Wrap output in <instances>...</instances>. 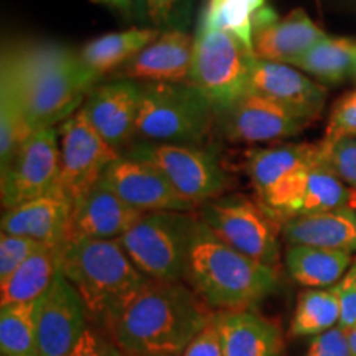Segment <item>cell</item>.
<instances>
[{
  "mask_svg": "<svg viewBox=\"0 0 356 356\" xmlns=\"http://www.w3.org/2000/svg\"><path fill=\"white\" fill-rule=\"evenodd\" d=\"M66 356H122V351L111 338L92 328H88L78 345Z\"/></svg>",
  "mask_w": 356,
  "mask_h": 356,
  "instance_id": "ab89813d",
  "label": "cell"
},
{
  "mask_svg": "<svg viewBox=\"0 0 356 356\" xmlns=\"http://www.w3.org/2000/svg\"><path fill=\"white\" fill-rule=\"evenodd\" d=\"M211 102L190 83H140L136 137L159 144L198 145L215 122Z\"/></svg>",
  "mask_w": 356,
  "mask_h": 356,
  "instance_id": "5b68a950",
  "label": "cell"
},
{
  "mask_svg": "<svg viewBox=\"0 0 356 356\" xmlns=\"http://www.w3.org/2000/svg\"><path fill=\"white\" fill-rule=\"evenodd\" d=\"M356 137V89L341 96L330 111L323 140Z\"/></svg>",
  "mask_w": 356,
  "mask_h": 356,
  "instance_id": "d590c367",
  "label": "cell"
},
{
  "mask_svg": "<svg viewBox=\"0 0 356 356\" xmlns=\"http://www.w3.org/2000/svg\"><path fill=\"white\" fill-rule=\"evenodd\" d=\"M197 215L207 228L241 254L275 267L280 256L279 221L246 197L215 198L202 204Z\"/></svg>",
  "mask_w": 356,
  "mask_h": 356,
  "instance_id": "9c48e42d",
  "label": "cell"
},
{
  "mask_svg": "<svg viewBox=\"0 0 356 356\" xmlns=\"http://www.w3.org/2000/svg\"><path fill=\"white\" fill-rule=\"evenodd\" d=\"M256 61L254 48L233 33L198 25L190 84L220 113L249 92Z\"/></svg>",
  "mask_w": 356,
  "mask_h": 356,
  "instance_id": "52a82bcc",
  "label": "cell"
},
{
  "mask_svg": "<svg viewBox=\"0 0 356 356\" xmlns=\"http://www.w3.org/2000/svg\"><path fill=\"white\" fill-rule=\"evenodd\" d=\"M304 356H351L346 330L340 325L312 338Z\"/></svg>",
  "mask_w": 356,
  "mask_h": 356,
  "instance_id": "8d00e7d4",
  "label": "cell"
},
{
  "mask_svg": "<svg viewBox=\"0 0 356 356\" xmlns=\"http://www.w3.org/2000/svg\"><path fill=\"white\" fill-rule=\"evenodd\" d=\"M88 314L76 289L63 274L37 300L38 356H66L88 330Z\"/></svg>",
  "mask_w": 356,
  "mask_h": 356,
  "instance_id": "4fadbf2b",
  "label": "cell"
},
{
  "mask_svg": "<svg viewBox=\"0 0 356 356\" xmlns=\"http://www.w3.org/2000/svg\"><path fill=\"white\" fill-rule=\"evenodd\" d=\"M91 2L119 8V10H129V8H131V6H132V0H91Z\"/></svg>",
  "mask_w": 356,
  "mask_h": 356,
  "instance_id": "60d3db41",
  "label": "cell"
},
{
  "mask_svg": "<svg viewBox=\"0 0 356 356\" xmlns=\"http://www.w3.org/2000/svg\"><path fill=\"white\" fill-rule=\"evenodd\" d=\"M60 139V180L58 191L76 204L99 184L102 173L121 152L113 149L95 131L81 111L74 113L58 129Z\"/></svg>",
  "mask_w": 356,
  "mask_h": 356,
  "instance_id": "30bf717a",
  "label": "cell"
},
{
  "mask_svg": "<svg viewBox=\"0 0 356 356\" xmlns=\"http://www.w3.org/2000/svg\"><path fill=\"white\" fill-rule=\"evenodd\" d=\"M63 246L44 244L29 257L10 277L0 282V305L25 304L38 300L60 273V256Z\"/></svg>",
  "mask_w": 356,
  "mask_h": 356,
  "instance_id": "cb8c5ba5",
  "label": "cell"
},
{
  "mask_svg": "<svg viewBox=\"0 0 356 356\" xmlns=\"http://www.w3.org/2000/svg\"><path fill=\"white\" fill-rule=\"evenodd\" d=\"M60 270L81 297L88 318L102 327L147 280L119 239L71 238L61 248Z\"/></svg>",
  "mask_w": 356,
  "mask_h": 356,
  "instance_id": "277c9868",
  "label": "cell"
},
{
  "mask_svg": "<svg viewBox=\"0 0 356 356\" xmlns=\"http://www.w3.org/2000/svg\"><path fill=\"white\" fill-rule=\"evenodd\" d=\"M197 222L195 213H144L119 243L147 279L180 282L186 275Z\"/></svg>",
  "mask_w": 356,
  "mask_h": 356,
  "instance_id": "8992f818",
  "label": "cell"
},
{
  "mask_svg": "<svg viewBox=\"0 0 356 356\" xmlns=\"http://www.w3.org/2000/svg\"><path fill=\"white\" fill-rule=\"evenodd\" d=\"M355 210H356V204H355Z\"/></svg>",
  "mask_w": 356,
  "mask_h": 356,
  "instance_id": "bcb514c9",
  "label": "cell"
},
{
  "mask_svg": "<svg viewBox=\"0 0 356 356\" xmlns=\"http://www.w3.org/2000/svg\"><path fill=\"white\" fill-rule=\"evenodd\" d=\"M317 160V144H282L251 150L246 172L257 197H262L282 178L297 168L312 165Z\"/></svg>",
  "mask_w": 356,
  "mask_h": 356,
  "instance_id": "d4e9b609",
  "label": "cell"
},
{
  "mask_svg": "<svg viewBox=\"0 0 356 356\" xmlns=\"http://www.w3.org/2000/svg\"><path fill=\"white\" fill-rule=\"evenodd\" d=\"M162 33L157 29H127L106 33L88 42L79 51L81 63L99 79L106 73L121 70L137 53Z\"/></svg>",
  "mask_w": 356,
  "mask_h": 356,
  "instance_id": "603a6c76",
  "label": "cell"
},
{
  "mask_svg": "<svg viewBox=\"0 0 356 356\" xmlns=\"http://www.w3.org/2000/svg\"><path fill=\"white\" fill-rule=\"evenodd\" d=\"M346 337H348V343L351 350V356H356V325L346 330Z\"/></svg>",
  "mask_w": 356,
  "mask_h": 356,
  "instance_id": "7bdbcfd3",
  "label": "cell"
},
{
  "mask_svg": "<svg viewBox=\"0 0 356 356\" xmlns=\"http://www.w3.org/2000/svg\"><path fill=\"white\" fill-rule=\"evenodd\" d=\"M122 356H168V355H122Z\"/></svg>",
  "mask_w": 356,
  "mask_h": 356,
  "instance_id": "ee69618b",
  "label": "cell"
},
{
  "mask_svg": "<svg viewBox=\"0 0 356 356\" xmlns=\"http://www.w3.org/2000/svg\"><path fill=\"white\" fill-rule=\"evenodd\" d=\"M2 356H38L37 300L0 309Z\"/></svg>",
  "mask_w": 356,
  "mask_h": 356,
  "instance_id": "f1b7e54d",
  "label": "cell"
},
{
  "mask_svg": "<svg viewBox=\"0 0 356 356\" xmlns=\"http://www.w3.org/2000/svg\"><path fill=\"white\" fill-rule=\"evenodd\" d=\"M244 3H246V6L251 8L252 10V13H256L259 12V10H262V8L264 7H267V0H243Z\"/></svg>",
  "mask_w": 356,
  "mask_h": 356,
  "instance_id": "b9f144b4",
  "label": "cell"
},
{
  "mask_svg": "<svg viewBox=\"0 0 356 356\" xmlns=\"http://www.w3.org/2000/svg\"><path fill=\"white\" fill-rule=\"evenodd\" d=\"M30 136L19 104L7 89H0V165H6Z\"/></svg>",
  "mask_w": 356,
  "mask_h": 356,
  "instance_id": "1f68e13d",
  "label": "cell"
},
{
  "mask_svg": "<svg viewBox=\"0 0 356 356\" xmlns=\"http://www.w3.org/2000/svg\"><path fill=\"white\" fill-rule=\"evenodd\" d=\"M96 81L79 51L61 43H22L3 50L0 86L13 96L32 134L78 113Z\"/></svg>",
  "mask_w": 356,
  "mask_h": 356,
  "instance_id": "6da1fadb",
  "label": "cell"
},
{
  "mask_svg": "<svg viewBox=\"0 0 356 356\" xmlns=\"http://www.w3.org/2000/svg\"><path fill=\"white\" fill-rule=\"evenodd\" d=\"M356 60V40L325 37L310 48L292 66L327 84L345 81L353 73Z\"/></svg>",
  "mask_w": 356,
  "mask_h": 356,
  "instance_id": "4316f807",
  "label": "cell"
},
{
  "mask_svg": "<svg viewBox=\"0 0 356 356\" xmlns=\"http://www.w3.org/2000/svg\"><path fill=\"white\" fill-rule=\"evenodd\" d=\"M193 53L195 37L185 30H167L121 70L115 71V79H132L139 83H190Z\"/></svg>",
  "mask_w": 356,
  "mask_h": 356,
  "instance_id": "2e32d148",
  "label": "cell"
},
{
  "mask_svg": "<svg viewBox=\"0 0 356 356\" xmlns=\"http://www.w3.org/2000/svg\"><path fill=\"white\" fill-rule=\"evenodd\" d=\"M193 0H142L147 17L157 26L185 30L188 25Z\"/></svg>",
  "mask_w": 356,
  "mask_h": 356,
  "instance_id": "e575fe53",
  "label": "cell"
},
{
  "mask_svg": "<svg viewBox=\"0 0 356 356\" xmlns=\"http://www.w3.org/2000/svg\"><path fill=\"white\" fill-rule=\"evenodd\" d=\"M181 356H225L221 333L215 322V315L210 323L190 341Z\"/></svg>",
  "mask_w": 356,
  "mask_h": 356,
  "instance_id": "f35d334b",
  "label": "cell"
},
{
  "mask_svg": "<svg viewBox=\"0 0 356 356\" xmlns=\"http://www.w3.org/2000/svg\"><path fill=\"white\" fill-rule=\"evenodd\" d=\"M198 25L233 33L254 48V13L243 0H204Z\"/></svg>",
  "mask_w": 356,
  "mask_h": 356,
  "instance_id": "4dcf8cb0",
  "label": "cell"
},
{
  "mask_svg": "<svg viewBox=\"0 0 356 356\" xmlns=\"http://www.w3.org/2000/svg\"><path fill=\"white\" fill-rule=\"evenodd\" d=\"M282 233L291 246H314L332 251H356V210H340L292 218Z\"/></svg>",
  "mask_w": 356,
  "mask_h": 356,
  "instance_id": "7402d4cb",
  "label": "cell"
},
{
  "mask_svg": "<svg viewBox=\"0 0 356 356\" xmlns=\"http://www.w3.org/2000/svg\"><path fill=\"white\" fill-rule=\"evenodd\" d=\"M249 91L269 97L307 124L322 114L327 89L291 65L257 60Z\"/></svg>",
  "mask_w": 356,
  "mask_h": 356,
  "instance_id": "e0dca14e",
  "label": "cell"
},
{
  "mask_svg": "<svg viewBox=\"0 0 356 356\" xmlns=\"http://www.w3.org/2000/svg\"><path fill=\"white\" fill-rule=\"evenodd\" d=\"M142 215L144 213L129 207L99 180L95 188L74 204L71 238L101 241L121 239L140 220Z\"/></svg>",
  "mask_w": 356,
  "mask_h": 356,
  "instance_id": "d6986e66",
  "label": "cell"
},
{
  "mask_svg": "<svg viewBox=\"0 0 356 356\" xmlns=\"http://www.w3.org/2000/svg\"><path fill=\"white\" fill-rule=\"evenodd\" d=\"M122 155L157 168L173 190L197 208L218 198L229 181L216 152L200 145L136 140Z\"/></svg>",
  "mask_w": 356,
  "mask_h": 356,
  "instance_id": "ba28073f",
  "label": "cell"
},
{
  "mask_svg": "<svg viewBox=\"0 0 356 356\" xmlns=\"http://www.w3.org/2000/svg\"><path fill=\"white\" fill-rule=\"evenodd\" d=\"M139 108L140 83L114 79L92 88L79 111L102 139L121 152L136 139Z\"/></svg>",
  "mask_w": 356,
  "mask_h": 356,
  "instance_id": "9a60e30c",
  "label": "cell"
},
{
  "mask_svg": "<svg viewBox=\"0 0 356 356\" xmlns=\"http://www.w3.org/2000/svg\"><path fill=\"white\" fill-rule=\"evenodd\" d=\"M341 304L335 289H309L297 300L291 322L293 337H317L340 325Z\"/></svg>",
  "mask_w": 356,
  "mask_h": 356,
  "instance_id": "83f0119b",
  "label": "cell"
},
{
  "mask_svg": "<svg viewBox=\"0 0 356 356\" xmlns=\"http://www.w3.org/2000/svg\"><path fill=\"white\" fill-rule=\"evenodd\" d=\"M327 33L315 25L304 8H293L284 19L254 32V53L257 60L293 65Z\"/></svg>",
  "mask_w": 356,
  "mask_h": 356,
  "instance_id": "ffe728a7",
  "label": "cell"
},
{
  "mask_svg": "<svg viewBox=\"0 0 356 356\" xmlns=\"http://www.w3.org/2000/svg\"><path fill=\"white\" fill-rule=\"evenodd\" d=\"M333 289L338 293V299L341 304L340 327L350 330L356 325V261L346 270L343 279Z\"/></svg>",
  "mask_w": 356,
  "mask_h": 356,
  "instance_id": "74e56055",
  "label": "cell"
},
{
  "mask_svg": "<svg viewBox=\"0 0 356 356\" xmlns=\"http://www.w3.org/2000/svg\"><path fill=\"white\" fill-rule=\"evenodd\" d=\"M215 322L225 356H282L279 327L257 312H218Z\"/></svg>",
  "mask_w": 356,
  "mask_h": 356,
  "instance_id": "44dd1931",
  "label": "cell"
},
{
  "mask_svg": "<svg viewBox=\"0 0 356 356\" xmlns=\"http://www.w3.org/2000/svg\"><path fill=\"white\" fill-rule=\"evenodd\" d=\"M215 122L221 136L233 144H266L289 139L307 126L291 111L252 91L216 113Z\"/></svg>",
  "mask_w": 356,
  "mask_h": 356,
  "instance_id": "7c38bea8",
  "label": "cell"
},
{
  "mask_svg": "<svg viewBox=\"0 0 356 356\" xmlns=\"http://www.w3.org/2000/svg\"><path fill=\"white\" fill-rule=\"evenodd\" d=\"M71 222L73 204L61 193H51L3 211L0 228L48 246H65L71 239Z\"/></svg>",
  "mask_w": 356,
  "mask_h": 356,
  "instance_id": "ac0fdd59",
  "label": "cell"
},
{
  "mask_svg": "<svg viewBox=\"0 0 356 356\" xmlns=\"http://www.w3.org/2000/svg\"><path fill=\"white\" fill-rule=\"evenodd\" d=\"M101 181L140 213H193L198 210L173 190L157 168L126 155H121L106 168Z\"/></svg>",
  "mask_w": 356,
  "mask_h": 356,
  "instance_id": "5bb4252c",
  "label": "cell"
},
{
  "mask_svg": "<svg viewBox=\"0 0 356 356\" xmlns=\"http://www.w3.org/2000/svg\"><path fill=\"white\" fill-rule=\"evenodd\" d=\"M351 264V254L345 251L291 246L286 252V267L291 277L309 289L335 287Z\"/></svg>",
  "mask_w": 356,
  "mask_h": 356,
  "instance_id": "484cf974",
  "label": "cell"
},
{
  "mask_svg": "<svg viewBox=\"0 0 356 356\" xmlns=\"http://www.w3.org/2000/svg\"><path fill=\"white\" fill-rule=\"evenodd\" d=\"M211 318L202 299L184 284L147 279L104 327L122 355L181 356Z\"/></svg>",
  "mask_w": 356,
  "mask_h": 356,
  "instance_id": "7a4b0ae2",
  "label": "cell"
},
{
  "mask_svg": "<svg viewBox=\"0 0 356 356\" xmlns=\"http://www.w3.org/2000/svg\"><path fill=\"white\" fill-rule=\"evenodd\" d=\"M42 246L44 244L25 238V236L0 234V282L10 277Z\"/></svg>",
  "mask_w": 356,
  "mask_h": 356,
  "instance_id": "836d02e7",
  "label": "cell"
},
{
  "mask_svg": "<svg viewBox=\"0 0 356 356\" xmlns=\"http://www.w3.org/2000/svg\"><path fill=\"white\" fill-rule=\"evenodd\" d=\"M351 76H353V79L356 81V60H355V66H353V73H351Z\"/></svg>",
  "mask_w": 356,
  "mask_h": 356,
  "instance_id": "f6af8a7d",
  "label": "cell"
},
{
  "mask_svg": "<svg viewBox=\"0 0 356 356\" xmlns=\"http://www.w3.org/2000/svg\"><path fill=\"white\" fill-rule=\"evenodd\" d=\"M356 204V191L346 186L340 178L318 165L317 162L310 167L307 188L302 202L300 215H317V213L353 208Z\"/></svg>",
  "mask_w": 356,
  "mask_h": 356,
  "instance_id": "f546056e",
  "label": "cell"
},
{
  "mask_svg": "<svg viewBox=\"0 0 356 356\" xmlns=\"http://www.w3.org/2000/svg\"><path fill=\"white\" fill-rule=\"evenodd\" d=\"M3 211L44 195L60 193V139L58 129L33 132L0 168Z\"/></svg>",
  "mask_w": 356,
  "mask_h": 356,
  "instance_id": "8fae6325",
  "label": "cell"
},
{
  "mask_svg": "<svg viewBox=\"0 0 356 356\" xmlns=\"http://www.w3.org/2000/svg\"><path fill=\"white\" fill-rule=\"evenodd\" d=\"M317 163L356 191V137L320 142Z\"/></svg>",
  "mask_w": 356,
  "mask_h": 356,
  "instance_id": "d6a6232c",
  "label": "cell"
},
{
  "mask_svg": "<svg viewBox=\"0 0 356 356\" xmlns=\"http://www.w3.org/2000/svg\"><path fill=\"white\" fill-rule=\"evenodd\" d=\"M185 279L203 304L218 312L252 310L279 286L275 267L229 248L200 216L191 238Z\"/></svg>",
  "mask_w": 356,
  "mask_h": 356,
  "instance_id": "3957f363",
  "label": "cell"
}]
</instances>
